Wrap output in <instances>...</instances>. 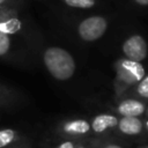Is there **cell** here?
Here are the masks:
<instances>
[{"instance_id": "obj_18", "label": "cell", "mask_w": 148, "mask_h": 148, "mask_svg": "<svg viewBox=\"0 0 148 148\" xmlns=\"http://www.w3.org/2000/svg\"><path fill=\"white\" fill-rule=\"evenodd\" d=\"M141 148H148V146H143V147H141Z\"/></svg>"}, {"instance_id": "obj_19", "label": "cell", "mask_w": 148, "mask_h": 148, "mask_svg": "<svg viewBox=\"0 0 148 148\" xmlns=\"http://www.w3.org/2000/svg\"><path fill=\"white\" fill-rule=\"evenodd\" d=\"M146 112H147V113H148V109H147V110H146Z\"/></svg>"}, {"instance_id": "obj_3", "label": "cell", "mask_w": 148, "mask_h": 148, "mask_svg": "<svg viewBox=\"0 0 148 148\" xmlns=\"http://www.w3.org/2000/svg\"><path fill=\"white\" fill-rule=\"evenodd\" d=\"M116 81L123 88L136 86L146 75L145 67L141 62L132 61L126 58L119 59L116 65Z\"/></svg>"}, {"instance_id": "obj_7", "label": "cell", "mask_w": 148, "mask_h": 148, "mask_svg": "<svg viewBox=\"0 0 148 148\" xmlns=\"http://www.w3.org/2000/svg\"><path fill=\"white\" fill-rule=\"evenodd\" d=\"M116 110L121 117H139L146 112L147 106L139 99L127 98L119 102Z\"/></svg>"}, {"instance_id": "obj_6", "label": "cell", "mask_w": 148, "mask_h": 148, "mask_svg": "<svg viewBox=\"0 0 148 148\" xmlns=\"http://www.w3.org/2000/svg\"><path fill=\"white\" fill-rule=\"evenodd\" d=\"M91 131L90 123L82 118H75L66 120L60 126V132L71 138L84 136Z\"/></svg>"}, {"instance_id": "obj_17", "label": "cell", "mask_w": 148, "mask_h": 148, "mask_svg": "<svg viewBox=\"0 0 148 148\" xmlns=\"http://www.w3.org/2000/svg\"><path fill=\"white\" fill-rule=\"evenodd\" d=\"M146 128H147V131H148V120L146 121Z\"/></svg>"}, {"instance_id": "obj_10", "label": "cell", "mask_w": 148, "mask_h": 148, "mask_svg": "<svg viewBox=\"0 0 148 148\" xmlns=\"http://www.w3.org/2000/svg\"><path fill=\"white\" fill-rule=\"evenodd\" d=\"M18 140V133L13 128L0 130V148H6L13 142Z\"/></svg>"}, {"instance_id": "obj_11", "label": "cell", "mask_w": 148, "mask_h": 148, "mask_svg": "<svg viewBox=\"0 0 148 148\" xmlns=\"http://www.w3.org/2000/svg\"><path fill=\"white\" fill-rule=\"evenodd\" d=\"M124 6L127 9L136 10V12H146L148 10V0H123Z\"/></svg>"}, {"instance_id": "obj_14", "label": "cell", "mask_w": 148, "mask_h": 148, "mask_svg": "<svg viewBox=\"0 0 148 148\" xmlns=\"http://www.w3.org/2000/svg\"><path fill=\"white\" fill-rule=\"evenodd\" d=\"M57 148H75V146H74V142H73V141H71V140H65V141L60 142V143L57 146Z\"/></svg>"}, {"instance_id": "obj_4", "label": "cell", "mask_w": 148, "mask_h": 148, "mask_svg": "<svg viewBox=\"0 0 148 148\" xmlns=\"http://www.w3.org/2000/svg\"><path fill=\"white\" fill-rule=\"evenodd\" d=\"M121 52L124 58L142 62L148 56V43L141 34H131L121 43Z\"/></svg>"}, {"instance_id": "obj_12", "label": "cell", "mask_w": 148, "mask_h": 148, "mask_svg": "<svg viewBox=\"0 0 148 148\" xmlns=\"http://www.w3.org/2000/svg\"><path fill=\"white\" fill-rule=\"evenodd\" d=\"M136 94L140 97L148 99V74H146L136 84Z\"/></svg>"}, {"instance_id": "obj_5", "label": "cell", "mask_w": 148, "mask_h": 148, "mask_svg": "<svg viewBox=\"0 0 148 148\" xmlns=\"http://www.w3.org/2000/svg\"><path fill=\"white\" fill-rule=\"evenodd\" d=\"M56 8L65 14H82L97 12L103 7V0H52Z\"/></svg>"}, {"instance_id": "obj_9", "label": "cell", "mask_w": 148, "mask_h": 148, "mask_svg": "<svg viewBox=\"0 0 148 148\" xmlns=\"http://www.w3.org/2000/svg\"><path fill=\"white\" fill-rule=\"evenodd\" d=\"M118 118L110 113H99L94 117L90 127L95 133H104L110 128H114L118 125Z\"/></svg>"}, {"instance_id": "obj_8", "label": "cell", "mask_w": 148, "mask_h": 148, "mask_svg": "<svg viewBox=\"0 0 148 148\" xmlns=\"http://www.w3.org/2000/svg\"><path fill=\"white\" fill-rule=\"evenodd\" d=\"M120 133L130 136L139 135L143 131V123L138 117H121L117 125Z\"/></svg>"}, {"instance_id": "obj_1", "label": "cell", "mask_w": 148, "mask_h": 148, "mask_svg": "<svg viewBox=\"0 0 148 148\" xmlns=\"http://www.w3.org/2000/svg\"><path fill=\"white\" fill-rule=\"evenodd\" d=\"M73 29L76 37L84 43L99 40L109 30L111 17L106 13L91 12L73 14Z\"/></svg>"}, {"instance_id": "obj_2", "label": "cell", "mask_w": 148, "mask_h": 148, "mask_svg": "<svg viewBox=\"0 0 148 148\" xmlns=\"http://www.w3.org/2000/svg\"><path fill=\"white\" fill-rule=\"evenodd\" d=\"M42 58L49 74L58 81H67L75 73L76 64L73 56L61 46H47Z\"/></svg>"}, {"instance_id": "obj_13", "label": "cell", "mask_w": 148, "mask_h": 148, "mask_svg": "<svg viewBox=\"0 0 148 148\" xmlns=\"http://www.w3.org/2000/svg\"><path fill=\"white\" fill-rule=\"evenodd\" d=\"M21 2H27V0H0V8L8 6V5H13V3H21Z\"/></svg>"}, {"instance_id": "obj_16", "label": "cell", "mask_w": 148, "mask_h": 148, "mask_svg": "<svg viewBox=\"0 0 148 148\" xmlns=\"http://www.w3.org/2000/svg\"><path fill=\"white\" fill-rule=\"evenodd\" d=\"M75 148H87V147H84V146H82V145H79V146H76Z\"/></svg>"}, {"instance_id": "obj_15", "label": "cell", "mask_w": 148, "mask_h": 148, "mask_svg": "<svg viewBox=\"0 0 148 148\" xmlns=\"http://www.w3.org/2000/svg\"><path fill=\"white\" fill-rule=\"evenodd\" d=\"M103 148H123V147L119 145H116V143H106L103 146Z\"/></svg>"}]
</instances>
